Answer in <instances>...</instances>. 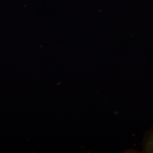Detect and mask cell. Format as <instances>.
Here are the masks:
<instances>
[{
    "instance_id": "6da1fadb",
    "label": "cell",
    "mask_w": 153,
    "mask_h": 153,
    "mask_svg": "<svg viewBox=\"0 0 153 153\" xmlns=\"http://www.w3.org/2000/svg\"><path fill=\"white\" fill-rule=\"evenodd\" d=\"M144 152L146 153H153V130L149 134L145 143Z\"/></svg>"
}]
</instances>
